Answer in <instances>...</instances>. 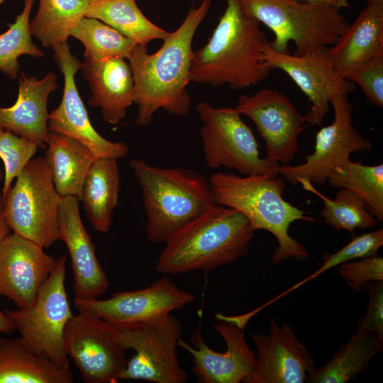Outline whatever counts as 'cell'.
<instances>
[{
  "label": "cell",
  "instance_id": "cell-1",
  "mask_svg": "<svg viewBox=\"0 0 383 383\" xmlns=\"http://www.w3.org/2000/svg\"><path fill=\"white\" fill-rule=\"evenodd\" d=\"M211 0H202L192 7L182 24L163 39L154 53L147 44L137 43L128 57L133 77V102L138 105L137 124L146 126L154 113L163 109L171 115L183 117L190 111L187 86L194 34L206 16Z\"/></svg>",
  "mask_w": 383,
  "mask_h": 383
},
{
  "label": "cell",
  "instance_id": "cell-2",
  "mask_svg": "<svg viewBox=\"0 0 383 383\" xmlns=\"http://www.w3.org/2000/svg\"><path fill=\"white\" fill-rule=\"evenodd\" d=\"M226 10L206 45L193 52L190 79L233 90L255 85L273 70L262 58L269 42L240 0H226Z\"/></svg>",
  "mask_w": 383,
  "mask_h": 383
},
{
  "label": "cell",
  "instance_id": "cell-3",
  "mask_svg": "<svg viewBox=\"0 0 383 383\" xmlns=\"http://www.w3.org/2000/svg\"><path fill=\"white\" fill-rule=\"evenodd\" d=\"M254 235L243 213L215 204L167 238L156 270L172 275L209 272L245 256Z\"/></svg>",
  "mask_w": 383,
  "mask_h": 383
},
{
  "label": "cell",
  "instance_id": "cell-4",
  "mask_svg": "<svg viewBox=\"0 0 383 383\" xmlns=\"http://www.w3.org/2000/svg\"><path fill=\"white\" fill-rule=\"evenodd\" d=\"M209 182L216 204L240 211L254 231L265 230L275 237L277 246L272 263L292 257L297 260L309 257L305 247L290 236L289 229L296 221L314 223L316 219L284 199L283 178L266 174L240 177L218 172L210 177Z\"/></svg>",
  "mask_w": 383,
  "mask_h": 383
},
{
  "label": "cell",
  "instance_id": "cell-5",
  "mask_svg": "<svg viewBox=\"0 0 383 383\" xmlns=\"http://www.w3.org/2000/svg\"><path fill=\"white\" fill-rule=\"evenodd\" d=\"M142 189L152 243H165L179 228L216 204L209 179L192 169L165 168L133 159L130 162Z\"/></svg>",
  "mask_w": 383,
  "mask_h": 383
},
{
  "label": "cell",
  "instance_id": "cell-6",
  "mask_svg": "<svg viewBox=\"0 0 383 383\" xmlns=\"http://www.w3.org/2000/svg\"><path fill=\"white\" fill-rule=\"evenodd\" d=\"M248 12L268 27L274 38L269 42L275 51L294 55L334 45L349 25L340 9L325 4L295 0H246Z\"/></svg>",
  "mask_w": 383,
  "mask_h": 383
},
{
  "label": "cell",
  "instance_id": "cell-7",
  "mask_svg": "<svg viewBox=\"0 0 383 383\" xmlns=\"http://www.w3.org/2000/svg\"><path fill=\"white\" fill-rule=\"evenodd\" d=\"M65 279L66 257L62 255L56 259L53 270L31 304L4 311L26 347L61 369H70L69 357L64 345V331L73 316Z\"/></svg>",
  "mask_w": 383,
  "mask_h": 383
},
{
  "label": "cell",
  "instance_id": "cell-8",
  "mask_svg": "<svg viewBox=\"0 0 383 383\" xmlns=\"http://www.w3.org/2000/svg\"><path fill=\"white\" fill-rule=\"evenodd\" d=\"M2 199L3 213L9 228L43 248L58 238L57 192L45 157L32 158Z\"/></svg>",
  "mask_w": 383,
  "mask_h": 383
},
{
  "label": "cell",
  "instance_id": "cell-9",
  "mask_svg": "<svg viewBox=\"0 0 383 383\" xmlns=\"http://www.w3.org/2000/svg\"><path fill=\"white\" fill-rule=\"evenodd\" d=\"M196 111L202 122L199 134L208 167L234 169L244 176H278L280 164L261 157L251 128L235 108H215L201 102Z\"/></svg>",
  "mask_w": 383,
  "mask_h": 383
},
{
  "label": "cell",
  "instance_id": "cell-10",
  "mask_svg": "<svg viewBox=\"0 0 383 383\" xmlns=\"http://www.w3.org/2000/svg\"><path fill=\"white\" fill-rule=\"evenodd\" d=\"M182 325L172 314L142 325L118 326V338L135 354L127 360L120 380L153 383H184L188 375L177 356Z\"/></svg>",
  "mask_w": 383,
  "mask_h": 383
},
{
  "label": "cell",
  "instance_id": "cell-11",
  "mask_svg": "<svg viewBox=\"0 0 383 383\" xmlns=\"http://www.w3.org/2000/svg\"><path fill=\"white\" fill-rule=\"evenodd\" d=\"M67 355L86 383H114L127 364V350L121 343L118 326L99 317L79 312L64 331Z\"/></svg>",
  "mask_w": 383,
  "mask_h": 383
},
{
  "label": "cell",
  "instance_id": "cell-12",
  "mask_svg": "<svg viewBox=\"0 0 383 383\" xmlns=\"http://www.w3.org/2000/svg\"><path fill=\"white\" fill-rule=\"evenodd\" d=\"M348 95L333 97L331 104L333 121L321 128L316 134L314 151L297 165H281L279 174L292 184L306 179L312 184L323 185L333 170L348 161L353 152L372 150L370 140L365 138L355 128L353 121V105Z\"/></svg>",
  "mask_w": 383,
  "mask_h": 383
},
{
  "label": "cell",
  "instance_id": "cell-13",
  "mask_svg": "<svg viewBox=\"0 0 383 383\" xmlns=\"http://www.w3.org/2000/svg\"><path fill=\"white\" fill-rule=\"evenodd\" d=\"M262 58L273 70L284 72L308 98L311 107L304 117L310 125L321 123L333 97L348 95L355 88L353 82L336 71L328 48L296 55L277 52L268 42L263 48Z\"/></svg>",
  "mask_w": 383,
  "mask_h": 383
},
{
  "label": "cell",
  "instance_id": "cell-14",
  "mask_svg": "<svg viewBox=\"0 0 383 383\" xmlns=\"http://www.w3.org/2000/svg\"><path fill=\"white\" fill-rule=\"evenodd\" d=\"M194 295L164 277L149 287L115 293L106 299L74 298L78 312L102 318L117 326L148 323L166 318L192 303Z\"/></svg>",
  "mask_w": 383,
  "mask_h": 383
},
{
  "label": "cell",
  "instance_id": "cell-15",
  "mask_svg": "<svg viewBox=\"0 0 383 383\" xmlns=\"http://www.w3.org/2000/svg\"><path fill=\"white\" fill-rule=\"evenodd\" d=\"M52 50L54 59L64 77V88L60 105L49 113V131L77 140L88 148L96 158L118 160L126 156L129 152L126 144L104 138L90 121L74 81L82 63L71 52L67 43Z\"/></svg>",
  "mask_w": 383,
  "mask_h": 383
},
{
  "label": "cell",
  "instance_id": "cell-16",
  "mask_svg": "<svg viewBox=\"0 0 383 383\" xmlns=\"http://www.w3.org/2000/svg\"><path fill=\"white\" fill-rule=\"evenodd\" d=\"M235 109L255 124L265 141L267 158L284 165L294 159L306 122L284 94L262 89L253 95L240 96Z\"/></svg>",
  "mask_w": 383,
  "mask_h": 383
},
{
  "label": "cell",
  "instance_id": "cell-17",
  "mask_svg": "<svg viewBox=\"0 0 383 383\" xmlns=\"http://www.w3.org/2000/svg\"><path fill=\"white\" fill-rule=\"evenodd\" d=\"M213 328L223 339V352L212 350L205 343L199 327L192 333L191 344L182 338L179 347L192 357V372L201 383H240L253 372L255 354L249 347L244 329L226 319L216 317Z\"/></svg>",
  "mask_w": 383,
  "mask_h": 383
},
{
  "label": "cell",
  "instance_id": "cell-18",
  "mask_svg": "<svg viewBox=\"0 0 383 383\" xmlns=\"http://www.w3.org/2000/svg\"><path fill=\"white\" fill-rule=\"evenodd\" d=\"M256 347V365L243 383H303L315 369V360L306 345L286 322L275 318L269 334L251 336Z\"/></svg>",
  "mask_w": 383,
  "mask_h": 383
},
{
  "label": "cell",
  "instance_id": "cell-19",
  "mask_svg": "<svg viewBox=\"0 0 383 383\" xmlns=\"http://www.w3.org/2000/svg\"><path fill=\"white\" fill-rule=\"evenodd\" d=\"M55 263L42 246L9 233L0 241V296L18 308L29 306Z\"/></svg>",
  "mask_w": 383,
  "mask_h": 383
},
{
  "label": "cell",
  "instance_id": "cell-20",
  "mask_svg": "<svg viewBox=\"0 0 383 383\" xmlns=\"http://www.w3.org/2000/svg\"><path fill=\"white\" fill-rule=\"evenodd\" d=\"M58 238L66 245L72 263L75 298L98 299L109 287L90 235L81 219L79 200L62 196L59 208Z\"/></svg>",
  "mask_w": 383,
  "mask_h": 383
},
{
  "label": "cell",
  "instance_id": "cell-21",
  "mask_svg": "<svg viewBox=\"0 0 383 383\" xmlns=\"http://www.w3.org/2000/svg\"><path fill=\"white\" fill-rule=\"evenodd\" d=\"M57 88V75L53 72L40 79L21 72L15 104L0 107V127L45 149L50 133L48 101Z\"/></svg>",
  "mask_w": 383,
  "mask_h": 383
},
{
  "label": "cell",
  "instance_id": "cell-22",
  "mask_svg": "<svg viewBox=\"0 0 383 383\" xmlns=\"http://www.w3.org/2000/svg\"><path fill=\"white\" fill-rule=\"evenodd\" d=\"M81 69L91 91L89 106L101 108L108 123L120 122L133 103L134 82L130 65L119 57L84 60Z\"/></svg>",
  "mask_w": 383,
  "mask_h": 383
},
{
  "label": "cell",
  "instance_id": "cell-23",
  "mask_svg": "<svg viewBox=\"0 0 383 383\" xmlns=\"http://www.w3.org/2000/svg\"><path fill=\"white\" fill-rule=\"evenodd\" d=\"M383 51V0H367L365 8L328 47L336 71L343 77Z\"/></svg>",
  "mask_w": 383,
  "mask_h": 383
},
{
  "label": "cell",
  "instance_id": "cell-24",
  "mask_svg": "<svg viewBox=\"0 0 383 383\" xmlns=\"http://www.w3.org/2000/svg\"><path fill=\"white\" fill-rule=\"evenodd\" d=\"M45 160L52 182L62 196L80 200L86 176L96 159L91 150L75 139L50 131Z\"/></svg>",
  "mask_w": 383,
  "mask_h": 383
},
{
  "label": "cell",
  "instance_id": "cell-25",
  "mask_svg": "<svg viewBox=\"0 0 383 383\" xmlns=\"http://www.w3.org/2000/svg\"><path fill=\"white\" fill-rule=\"evenodd\" d=\"M120 172L117 160L96 158L84 179L80 200L92 228L107 233L118 204Z\"/></svg>",
  "mask_w": 383,
  "mask_h": 383
},
{
  "label": "cell",
  "instance_id": "cell-26",
  "mask_svg": "<svg viewBox=\"0 0 383 383\" xmlns=\"http://www.w3.org/2000/svg\"><path fill=\"white\" fill-rule=\"evenodd\" d=\"M382 348L383 337L367 329H357L329 361L309 373L306 382H348L368 368L371 359Z\"/></svg>",
  "mask_w": 383,
  "mask_h": 383
},
{
  "label": "cell",
  "instance_id": "cell-27",
  "mask_svg": "<svg viewBox=\"0 0 383 383\" xmlns=\"http://www.w3.org/2000/svg\"><path fill=\"white\" fill-rule=\"evenodd\" d=\"M70 369H61L30 352L21 340L0 337V383H72Z\"/></svg>",
  "mask_w": 383,
  "mask_h": 383
},
{
  "label": "cell",
  "instance_id": "cell-28",
  "mask_svg": "<svg viewBox=\"0 0 383 383\" xmlns=\"http://www.w3.org/2000/svg\"><path fill=\"white\" fill-rule=\"evenodd\" d=\"M84 16L104 23L137 43L163 40L169 34L144 16L135 0H89Z\"/></svg>",
  "mask_w": 383,
  "mask_h": 383
},
{
  "label": "cell",
  "instance_id": "cell-29",
  "mask_svg": "<svg viewBox=\"0 0 383 383\" xmlns=\"http://www.w3.org/2000/svg\"><path fill=\"white\" fill-rule=\"evenodd\" d=\"M89 0H39L30 31L45 48L67 43L71 30L84 17Z\"/></svg>",
  "mask_w": 383,
  "mask_h": 383
},
{
  "label": "cell",
  "instance_id": "cell-30",
  "mask_svg": "<svg viewBox=\"0 0 383 383\" xmlns=\"http://www.w3.org/2000/svg\"><path fill=\"white\" fill-rule=\"evenodd\" d=\"M326 182L357 195L378 223L383 221V164L365 165L350 160L335 168Z\"/></svg>",
  "mask_w": 383,
  "mask_h": 383
},
{
  "label": "cell",
  "instance_id": "cell-31",
  "mask_svg": "<svg viewBox=\"0 0 383 383\" xmlns=\"http://www.w3.org/2000/svg\"><path fill=\"white\" fill-rule=\"evenodd\" d=\"M302 187L319 197L323 203L321 215L325 222L335 231L346 230L351 234L357 228H374L378 222L367 211L363 201L353 192L341 188L333 199L318 192L306 179L299 181Z\"/></svg>",
  "mask_w": 383,
  "mask_h": 383
},
{
  "label": "cell",
  "instance_id": "cell-32",
  "mask_svg": "<svg viewBox=\"0 0 383 383\" xmlns=\"http://www.w3.org/2000/svg\"><path fill=\"white\" fill-rule=\"evenodd\" d=\"M70 35L82 43L84 60H89L127 59L137 44L104 23L85 16L71 30Z\"/></svg>",
  "mask_w": 383,
  "mask_h": 383
},
{
  "label": "cell",
  "instance_id": "cell-33",
  "mask_svg": "<svg viewBox=\"0 0 383 383\" xmlns=\"http://www.w3.org/2000/svg\"><path fill=\"white\" fill-rule=\"evenodd\" d=\"M35 1L24 0L23 11L15 22L0 35V70L13 79L18 77L20 56L41 57L44 54L33 43L30 31V15Z\"/></svg>",
  "mask_w": 383,
  "mask_h": 383
},
{
  "label": "cell",
  "instance_id": "cell-34",
  "mask_svg": "<svg viewBox=\"0 0 383 383\" xmlns=\"http://www.w3.org/2000/svg\"><path fill=\"white\" fill-rule=\"evenodd\" d=\"M383 245V229L353 235L351 240L333 253L323 255V264L307 277L294 284L287 291L275 297L279 299L292 291L296 289L307 282L314 279L328 270L356 259L377 255L378 250Z\"/></svg>",
  "mask_w": 383,
  "mask_h": 383
},
{
  "label": "cell",
  "instance_id": "cell-35",
  "mask_svg": "<svg viewBox=\"0 0 383 383\" xmlns=\"http://www.w3.org/2000/svg\"><path fill=\"white\" fill-rule=\"evenodd\" d=\"M38 148L33 141L0 127V158L4 165L1 197L6 195Z\"/></svg>",
  "mask_w": 383,
  "mask_h": 383
},
{
  "label": "cell",
  "instance_id": "cell-36",
  "mask_svg": "<svg viewBox=\"0 0 383 383\" xmlns=\"http://www.w3.org/2000/svg\"><path fill=\"white\" fill-rule=\"evenodd\" d=\"M345 79L358 84L372 106H383V51L348 73Z\"/></svg>",
  "mask_w": 383,
  "mask_h": 383
},
{
  "label": "cell",
  "instance_id": "cell-37",
  "mask_svg": "<svg viewBox=\"0 0 383 383\" xmlns=\"http://www.w3.org/2000/svg\"><path fill=\"white\" fill-rule=\"evenodd\" d=\"M338 274L352 290L360 292L368 283L383 281V258L377 255L344 262Z\"/></svg>",
  "mask_w": 383,
  "mask_h": 383
},
{
  "label": "cell",
  "instance_id": "cell-38",
  "mask_svg": "<svg viewBox=\"0 0 383 383\" xmlns=\"http://www.w3.org/2000/svg\"><path fill=\"white\" fill-rule=\"evenodd\" d=\"M364 288L369 302L366 313L357 322V329H367L383 337V281L372 282Z\"/></svg>",
  "mask_w": 383,
  "mask_h": 383
},
{
  "label": "cell",
  "instance_id": "cell-39",
  "mask_svg": "<svg viewBox=\"0 0 383 383\" xmlns=\"http://www.w3.org/2000/svg\"><path fill=\"white\" fill-rule=\"evenodd\" d=\"M4 172L0 170V185L1 182L4 181ZM10 228L9 226L7 225L4 213H3V208H2V199H1V191H0V241L4 239L10 232Z\"/></svg>",
  "mask_w": 383,
  "mask_h": 383
},
{
  "label": "cell",
  "instance_id": "cell-40",
  "mask_svg": "<svg viewBox=\"0 0 383 383\" xmlns=\"http://www.w3.org/2000/svg\"><path fill=\"white\" fill-rule=\"evenodd\" d=\"M299 1L325 4L338 9L349 7V0H295Z\"/></svg>",
  "mask_w": 383,
  "mask_h": 383
},
{
  "label": "cell",
  "instance_id": "cell-41",
  "mask_svg": "<svg viewBox=\"0 0 383 383\" xmlns=\"http://www.w3.org/2000/svg\"><path fill=\"white\" fill-rule=\"evenodd\" d=\"M15 331V326L5 311L0 309V333H9Z\"/></svg>",
  "mask_w": 383,
  "mask_h": 383
},
{
  "label": "cell",
  "instance_id": "cell-42",
  "mask_svg": "<svg viewBox=\"0 0 383 383\" xmlns=\"http://www.w3.org/2000/svg\"><path fill=\"white\" fill-rule=\"evenodd\" d=\"M4 0H0V4H1L2 3H4Z\"/></svg>",
  "mask_w": 383,
  "mask_h": 383
},
{
  "label": "cell",
  "instance_id": "cell-43",
  "mask_svg": "<svg viewBox=\"0 0 383 383\" xmlns=\"http://www.w3.org/2000/svg\"><path fill=\"white\" fill-rule=\"evenodd\" d=\"M240 1H241L244 2V1H245L246 0H240Z\"/></svg>",
  "mask_w": 383,
  "mask_h": 383
}]
</instances>
